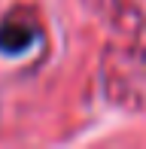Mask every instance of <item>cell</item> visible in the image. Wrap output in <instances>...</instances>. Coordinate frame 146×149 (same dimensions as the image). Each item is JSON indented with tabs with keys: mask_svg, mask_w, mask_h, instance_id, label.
<instances>
[{
	"mask_svg": "<svg viewBox=\"0 0 146 149\" xmlns=\"http://www.w3.org/2000/svg\"><path fill=\"white\" fill-rule=\"evenodd\" d=\"M37 33L24 24H3L0 28V52L3 55H22L34 46Z\"/></svg>",
	"mask_w": 146,
	"mask_h": 149,
	"instance_id": "cell-1",
	"label": "cell"
}]
</instances>
